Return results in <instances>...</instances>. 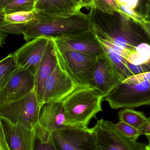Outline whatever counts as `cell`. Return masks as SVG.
Listing matches in <instances>:
<instances>
[{
  "mask_svg": "<svg viewBox=\"0 0 150 150\" xmlns=\"http://www.w3.org/2000/svg\"><path fill=\"white\" fill-rule=\"evenodd\" d=\"M35 75L20 68L0 90V105L18 100L35 91Z\"/></svg>",
  "mask_w": 150,
  "mask_h": 150,
  "instance_id": "9",
  "label": "cell"
},
{
  "mask_svg": "<svg viewBox=\"0 0 150 150\" xmlns=\"http://www.w3.org/2000/svg\"><path fill=\"white\" fill-rule=\"evenodd\" d=\"M26 24H13L4 20L2 11L0 10V31L12 34H23Z\"/></svg>",
  "mask_w": 150,
  "mask_h": 150,
  "instance_id": "25",
  "label": "cell"
},
{
  "mask_svg": "<svg viewBox=\"0 0 150 150\" xmlns=\"http://www.w3.org/2000/svg\"><path fill=\"white\" fill-rule=\"evenodd\" d=\"M138 0H128L127 5L131 8L135 9L137 7Z\"/></svg>",
  "mask_w": 150,
  "mask_h": 150,
  "instance_id": "32",
  "label": "cell"
},
{
  "mask_svg": "<svg viewBox=\"0 0 150 150\" xmlns=\"http://www.w3.org/2000/svg\"><path fill=\"white\" fill-rule=\"evenodd\" d=\"M128 66L133 76L150 72V61L138 65H133L128 62Z\"/></svg>",
  "mask_w": 150,
  "mask_h": 150,
  "instance_id": "28",
  "label": "cell"
},
{
  "mask_svg": "<svg viewBox=\"0 0 150 150\" xmlns=\"http://www.w3.org/2000/svg\"><path fill=\"white\" fill-rule=\"evenodd\" d=\"M141 134L145 136H150V121H149L145 125L140 129Z\"/></svg>",
  "mask_w": 150,
  "mask_h": 150,
  "instance_id": "30",
  "label": "cell"
},
{
  "mask_svg": "<svg viewBox=\"0 0 150 150\" xmlns=\"http://www.w3.org/2000/svg\"><path fill=\"white\" fill-rule=\"evenodd\" d=\"M51 38L41 36L27 41L12 54L21 68L35 75Z\"/></svg>",
  "mask_w": 150,
  "mask_h": 150,
  "instance_id": "13",
  "label": "cell"
},
{
  "mask_svg": "<svg viewBox=\"0 0 150 150\" xmlns=\"http://www.w3.org/2000/svg\"><path fill=\"white\" fill-rule=\"evenodd\" d=\"M104 13L120 12V5L116 0H94L93 6Z\"/></svg>",
  "mask_w": 150,
  "mask_h": 150,
  "instance_id": "24",
  "label": "cell"
},
{
  "mask_svg": "<svg viewBox=\"0 0 150 150\" xmlns=\"http://www.w3.org/2000/svg\"><path fill=\"white\" fill-rule=\"evenodd\" d=\"M135 10L146 18L150 11V0H138Z\"/></svg>",
  "mask_w": 150,
  "mask_h": 150,
  "instance_id": "29",
  "label": "cell"
},
{
  "mask_svg": "<svg viewBox=\"0 0 150 150\" xmlns=\"http://www.w3.org/2000/svg\"><path fill=\"white\" fill-rule=\"evenodd\" d=\"M1 129L10 150H33L36 139L35 129L15 124L0 118Z\"/></svg>",
  "mask_w": 150,
  "mask_h": 150,
  "instance_id": "10",
  "label": "cell"
},
{
  "mask_svg": "<svg viewBox=\"0 0 150 150\" xmlns=\"http://www.w3.org/2000/svg\"><path fill=\"white\" fill-rule=\"evenodd\" d=\"M119 121L126 122L138 129H141L149 121L144 113L130 108L120 110L118 114Z\"/></svg>",
  "mask_w": 150,
  "mask_h": 150,
  "instance_id": "20",
  "label": "cell"
},
{
  "mask_svg": "<svg viewBox=\"0 0 150 150\" xmlns=\"http://www.w3.org/2000/svg\"><path fill=\"white\" fill-rule=\"evenodd\" d=\"M148 120H149V121H150V116L149 117V118H148Z\"/></svg>",
  "mask_w": 150,
  "mask_h": 150,
  "instance_id": "39",
  "label": "cell"
},
{
  "mask_svg": "<svg viewBox=\"0 0 150 150\" xmlns=\"http://www.w3.org/2000/svg\"><path fill=\"white\" fill-rule=\"evenodd\" d=\"M53 39L55 48L60 52L73 50L97 58L104 54L93 30L71 37Z\"/></svg>",
  "mask_w": 150,
  "mask_h": 150,
  "instance_id": "12",
  "label": "cell"
},
{
  "mask_svg": "<svg viewBox=\"0 0 150 150\" xmlns=\"http://www.w3.org/2000/svg\"><path fill=\"white\" fill-rule=\"evenodd\" d=\"M120 8V12L126 15L128 17L141 25L148 23L146 18L140 15L134 9L129 8L127 5L119 4Z\"/></svg>",
  "mask_w": 150,
  "mask_h": 150,
  "instance_id": "27",
  "label": "cell"
},
{
  "mask_svg": "<svg viewBox=\"0 0 150 150\" xmlns=\"http://www.w3.org/2000/svg\"><path fill=\"white\" fill-rule=\"evenodd\" d=\"M38 1V0H35V3L37 2Z\"/></svg>",
  "mask_w": 150,
  "mask_h": 150,
  "instance_id": "40",
  "label": "cell"
},
{
  "mask_svg": "<svg viewBox=\"0 0 150 150\" xmlns=\"http://www.w3.org/2000/svg\"><path fill=\"white\" fill-rule=\"evenodd\" d=\"M59 62L54 40L51 38L35 74V91L40 105L43 102L47 82Z\"/></svg>",
  "mask_w": 150,
  "mask_h": 150,
  "instance_id": "15",
  "label": "cell"
},
{
  "mask_svg": "<svg viewBox=\"0 0 150 150\" xmlns=\"http://www.w3.org/2000/svg\"><path fill=\"white\" fill-rule=\"evenodd\" d=\"M40 108L34 91L18 100L0 105V118L35 129L38 124Z\"/></svg>",
  "mask_w": 150,
  "mask_h": 150,
  "instance_id": "5",
  "label": "cell"
},
{
  "mask_svg": "<svg viewBox=\"0 0 150 150\" xmlns=\"http://www.w3.org/2000/svg\"><path fill=\"white\" fill-rule=\"evenodd\" d=\"M81 0H38L34 11L52 16H68L81 11Z\"/></svg>",
  "mask_w": 150,
  "mask_h": 150,
  "instance_id": "17",
  "label": "cell"
},
{
  "mask_svg": "<svg viewBox=\"0 0 150 150\" xmlns=\"http://www.w3.org/2000/svg\"><path fill=\"white\" fill-rule=\"evenodd\" d=\"M104 96L90 86H78L62 101L68 126L88 128L90 121L102 111Z\"/></svg>",
  "mask_w": 150,
  "mask_h": 150,
  "instance_id": "3",
  "label": "cell"
},
{
  "mask_svg": "<svg viewBox=\"0 0 150 150\" xmlns=\"http://www.w3.org/2000/svg\"><path fill=\"white\" fill-rule=\"evenodd\" d=\"M35 129L36 136L33 150H58L53 139V133L38 125Z\"/></svg>",
  "mask_w": 150,
  "mask_h": 150,
  "instance_id": "21",
  "label": "cell"
},
{
  "mask_svg": "<svg viewBox=\"0 0 150 150\" xmlns=\"http://www.w3.org/2000/svg\"><path fill=\"white\" fill-rule=\"evenodd\" d=\"M141 25L143 26L144 28L145 29L146 31L148 32V34H149L150 37V23L148 22V23H146L144 24L143 25Z\"/></svg>",
  "mask_w": 150,
  "mask_h": 150,
  "instance_id": "35",
  "label": "cell"
},
{
  "mask_svg": "<svg viewBox=\"0 0 150 150\" xmlns=\"http://www.w3.org/2000/svg\"><path fill=\"white\" fill-rule=\"evenodd\" d=\"M122 81L105 53L98 57L90 86L101 92L105 98Z\"/></svg>",
  "mask_w": 150,
  "mask_h": 150,
  "instance_id": "14",
  "label": "cell"
},
{
  "mask_svg": "<svg viewBox=\"0 0 150 150\" xmlns=\"http://www.w3.org/2000/svg\"><path fill=\"white\" fill-rule=\"evenodd\" d=\"M38 125L51 133L68 127L62 102L54 101L41 104Z\"/></svg>",
  "mask_w": 150,
  "mask_h": 150,
  "instance_id": "16",
  "label": "cell"
},
{
  "mask_svg": "<svg viewBox=\"0 0 150 150\" xmlns=\"http://www.w3.org/2000/svg\"><path fill=\"white\" fill-rule=\"evenodd\" d=\"M99 42L100 43L105 55L111 62L122 81L133 76L128 66L127 61L123 57L105 43Z\"/></svg>",
  "mask_w": 150,
  "mask_h": 150,
  "instance_id": "18",
  "label": "cell"
},
{
  "mask_svg": "<svg viewBox=\"0 0 150 150\" xmlns=\"http://www.w3.org/2000/svg\"><path fill=\"white\" fill-rule=\"evenodd\" d=\"M20 68L12 54L0 62V90L2 89L9 80Z\"/></svg>",
  "mask_w": 150,
  "mask_h": 150,
  "instance_id": "19",
  "label": "cell"
},
{
  "mask_svg": "<svg viewBox=\"0 0 150 150\" xmlns=\"http://www.w3.org/2000/svg\"><path fill=\"white\" fill-rule=\"evenodd\" d=\"M146 137L149 141V144L146 145L145 150H150V136H146Z\"/></svg>",
  "mask_w": 150,
  "mask_h": 150,
  "instance_id": "36",
  "label": "cell"
},
{
  "mask_svg": "<svg viewBox=\"0 0 150 150\" xmlns=\"http://www.w3.org/2000/svg\"><path fill=\"white\" fill-rule=\"evenodd\" d=\"M81 3L83 8L87 9L91 8L93 6L94 0H81Z\"/></svg>",
  "mask_w": 150,
  "mask_h": 150,
  "instance_id": "31",
  "label": "cell"
},
{
  "mask_svg": "<svg viewBox=\"0 0 150 150\" xmlns=\"http://www.w3.org/2000/svg\"><path fill=\"white\" fill-rule=\"evenodd\" d=\"M53 135L58 150H99L92 128L68 126L53 132Z\"/></svg>",
  "mask_w": 150,
  "mask_h": 150,
  "instance_id": "8",
  "label": "cell"
},
{
  "mask_svg": "<svg viewBox=\"0 0 150 150\" xmlns=\"http://www.w3.org/2000/svg\"><path fill=\"white\" fill-rule=\"evenodd\" d=\"M146 20L148 21V22L150 23V11L149 13V15L147 16V17H146Z\"/></svg>",
  "mask_w": 150,
  "mask_h": 150,
  "instance_id": "38",
  "label": "cell"
},
{
  "mask_svg": "<svg viewBox=\"0 0 150 150\" xmlns=\"http://www.w3.org/2000/svg\"><path fill=\"white\" fill-rule=\"evenodd\" d=\"M1 31V46L2 47V45L4 44L5 40L7 37V33Z\"/></svg>",
  "mask_w": 150,
  "mask_h": 150,
  "instance_id": "33",
  "label": "cell"
},
{
  "mask_svg": "<svg viewBox=\"0 0 150 150\" xmlns=\"http://www.w3.org/2000/svg\"><path fill=\"white\" fill-rule=\"evenodd\" d=\"M2 12L4 20L10 23L26 24L32 20L35 16L34 11H19L8 14Z\"/></svg>",
  "mask_w": 150,
  "mask_h": 150,
  "instance_id": "23",
  "label": "cell"
},
{
  "mask_svg": "<svg viewBox=\"0 0 150 150\" xmlns=\"http://www.w3.org/2000/svg\"><path fill=\"white\" fill-rule=\"evenodd\" d=\"M78 86L59 61L47 82L42 104L62 101Z\"/></svg>",
  "mask_w": 150,
  "mask_h": 150,
  "instance_id": "11",
  "label": "cell"
},
{
  "mask_svg": "<svg viewBox=\"0 0 150 150\" xmlns=\"http://www.w3.org/2000/svg\"><path fill=\"white\" fill-rule=\"evenodd\" d=\"M92 129L99 150H145L146 144L126 137L112 122L101 119Z\"/></svg>",
  "mask_w": 150,
  "mask_h": 150,
  "instance_id": "6",
  "label": "cell"
},
{
  "mask_svg": "<svg viewBox=\"0 0 150 150\" xmlns=\"http://www.w3.org/2000/svg\"><path fill=\"white\" fill-rule=\"evenodd\" d=\"M34 12V18L25 25L23 35L24 39L27 41L41 36L60 38L93 30L89 14L81 11L68 16H52Z\"/></svg>",
  "mask_w": 150,
  "mask_h": 150,
  "instance_id": "2",
  "label": "cell"
},
{
  "mask_svg": "<svg viewBox=\"0 0 150 150\" xmlns=\"http://www.w3.org/2000/svg\"><path fill=\"white\" fill-rule=\"evenodd\" d=\"M119 4L127 5L128 0H116Z\"/></svg>",
  "mask_w": 150,
  "mask_h": 150,
  "instance_id": "37",
  "label": "cell"
},
{
  "mask_svg": "<svg viewBox=\"0 0 150 150\" xmlns=\"http://www.w3.org/2000/svg\"><path fill=\"white\" fill-rule=\"evenodd\" d=\"M12 0H0V4H1V8H3L7 4Z\"/></svg>",
  "mask_w": 150,
  "mask_h": 150,
  "instance_id": "34",
  "label": "cell"
},
{
  "mask_svg": "<svg viewBox=\"0 0 150 150\" xmlns=\"http://www.w3.org/2000/svg\"><path fill=\"white\" fill-rule=\"evenodd\" d=\"M35 0H12L3 8H1L5 14L19 11H34Z\"/></svg>",
  "mask_w": 150,
  "mask_h": 150,
  "instance_id": "22",
  "label": "cell"
},
{
  "mask_svg": "<svg viewBox=\"0 0 150 150\" xmlns=\"http://www.w3.org/2000/svg\"><path fill=\"white\" fill-rule=\"evenodd\" d=\"M112 109L150 105V72L131 76L122 81L104 98Z\"/></svg>",
  "mask_w": 150,
  "mask_h": 150,
  "instance_id": "4",
  "label": "cell"
},
{
  "mask_svg": "<svg viewBox=\"0 0 150 150\" xmlns=\"http://www.w3.org/2000/svg\"><path fill=\"white\" fill-rule=\"evenodd\" d=\"M118 129L124 136L134 141H137L141 135L140 129H138L126 122L119 121V122L115 124Z\"/></svg>",
  "mask_w": 150,
  "mask_h": 150,
  "instance_id": "26",
  "label": "cell"
},
{
  "mask_svg": "<svg viewBox=\"0 0 150 150\" xmlns=\"http://www.w3.org/2000/svg\"><path fill=\"white\" fill-rule=\"evenodd\" d=\"M97 39L115 50L128 63L150 61V37L141 25L120 12L104 13L92 7L89 14Z\"/></svg>",
  "mask_w": 150,
  "mask_h": 150,
  "instance_id": "1",
  "label": "cell"
},
{
  "mask_svg": "<svg viewBox=\"0 0 150 150\" xmlns=\"http://www.w3.org/2000/svg\"><path fill=\"white\" fill-rule=\"evenodd\" d=\"M56 51L59 61L77 85L90 86L97 57L73 50Z\"/></svg>",
  "mask_w": 150,
  "mask_h": 150,
  "instance_id": "7",
  "label": "cell"
}]
</instances>
